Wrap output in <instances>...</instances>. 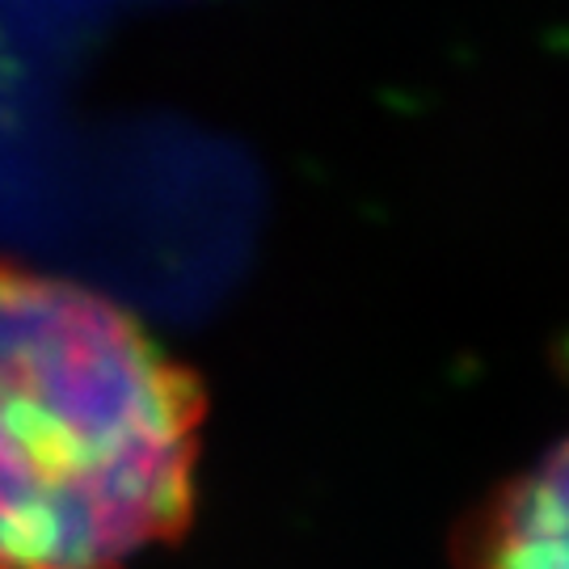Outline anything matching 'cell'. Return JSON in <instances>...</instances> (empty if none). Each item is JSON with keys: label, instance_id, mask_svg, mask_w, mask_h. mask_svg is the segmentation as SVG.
<instances>
[{"label": "cell", "instance_id": "1", "mask_svg": "<svg viewBox=\"0 0 569 569\" xmlns=\"http://www.w3.org/2000/svg\"><path fill=\"white\" fill-rule=\"evenodd\" d=\"M203 388L81 283L0 262V569H131L194 519Z\"/></svg>", "mask_w": 569, "mask_h": 569}, {"label": "cell", "instance_id": "2", "mask_svg": "<svg viewBox=\"0 0 569 569\" xmlns=\"http://www.w3.org/2000/svg\"><path fill=\"white\" fill-rule=\"evenodd\" d=\"M460 561L465 569H569V439L477 507Z\"/></svg>", "mask_w": 569, "mask_h": 569}]
</instances>
